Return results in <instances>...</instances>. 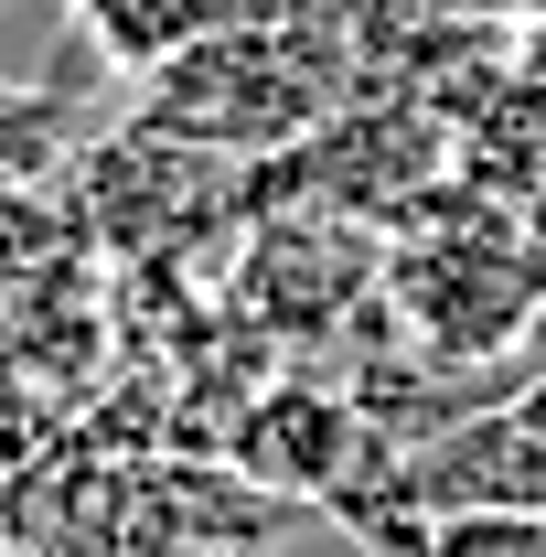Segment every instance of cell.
Instances as JSON below:
<instances>
[{
  "instance_id": "52a82bcc",
  "label": "cell",
  "mask_w": 546,
  "mask_h": 557,
  "mask_svg": "<svg viewBox=\"0 0 546 557\" xmlns=\"http://www.w3.org/2000/svg\"><path fill=\"white\" fill-rule=\"evenodd\" d=\"M65 161V119L33 86H0V183H44Z\"/></svg>"
},
{
  "instance_id": "30bf717a",
  "label": "cell",
  "mask_w": 546,
  "mask_h": 557,
  "mask_svg": "<svg viewBox=\"0 0 546 557\" xmlns=\"http://www.w3.org/2000/svg\"><path fill=\"white\" fill-rule=\"evenodd\" d=\"M0 557H22V536H11V525H0Z\"/></svg>"
},
{
  "instance_id": "277c9868",
  "label": "cell",
  "mask_w": 546,
  "mask_h": 557,
  "mask_svg": "<svg viewBox=\"0 0 546 557\" xmlns=\"http://www.w3.org/2000/svg\"><path fill=\"white\" fill-rule=\"evenodd\" d=\"M397 493L418 515H472V504H525L546 515V440L514 408H472L450 429H429L408 461H397Z\"/></svg>"
},
{
  "instance_id": "3957f363",
  "label": "cell",
  "mask_w": 546,
  "mask_h": 557,
  "mask_svg": "<svg viewBox=\"0 0 546 557\" xmlns=\"http://www.w3.org/2000/svg\"><path fill=\"white\" fill-rule=\"evenodd\" d=\"M375 440H386V429L353 408V397H333V386H278V397H258V408L225 429V461H236L247 493L322 504V515H333L343 493L375 472Z\"/></svg>"
},
{
  "instance_id": "7a4b0ae2",
  "label": "cell",
  "mask_w": 546,
  "mask_h": 557,
  "mask_svg": "<svg viewBox=\"0 0 546 557\" xmlns=\"http://www.w3.org/2000/svg\"><path fill=\"white\" fill-rule=\"evenodd\" d=\"M386 300L408 311L429 364H461V354H493V344H514L525 322H546V247H525L514 225L429 236V247L386 258Z\"/></svg>"
},
{
  "instance_id": "8992f818",
  "label": "cell",
  "mask_w": 546,
  "mask_h": 557,
  "mask_svg": "<svg viewBox=\"0 0 546 557\" xmlns=\"http://www.w3.org/2000/svg\"><path fill=\"white\" fill-rule=\"evenodd\" d=\"M429 557H546V515H525V504L429 515Z\"/></svg>"
},
{
  "instance_id": "ba28073f",
  "label": "cell",
  "mask_w": 546,
  "mask_h": 557,
  "mask_svg": "<svg viewBox=\"0 0 546 557\" xmlns=\"http://www.w3.org/2000/svg\"><path fill=\"white\" fill-rule=\"evenodd\" d=\"M504 408H514V418H525V429H536V440H546V364H536V375H525V386H514V397H504Z\"/></svg>"
},
{
  "instance_id": "9c48e42d",
  "label": "cell",
  "mask_w": 546,
  "mask_h": 557,
  "mask_svg": "<svg viewBox=\"0 0 546 557\" xmlns=\"http://www.w3.org/2000/svg\"><path fill=\"white\" fill-rule=\"evenodd\" d=\"M300 11H364V0H300Z\"/></svg>"
},
{
  "instance_id": "6da1fadb",
  "label": "cell",
  "mask_w": 546,
  "mask_h": 557,
  "mask_svg": "<svg viewBox=\"0 0 546 557\" xmlns=\"http://www.w3.org/2000/svg\"><path fill=\"white\" fill-rule=\"evenodd\" d=\"M139 86H150L139 97V129L183 139L204 161H269V150H300V139L322 129V108H333V86H343V54L311 44V11L300 0H278L258 22L172 54V65L139 75Z\"/></svg>"
},
{
  "instance_id": "5b68a950",
  "label": "cell",
  "mask_w": 546,
  "mask_h": 557,
  "mask_svg": "<svg viewBox=\"0 0 546 557\" xmlns=\"http://www.w3.org/2000/svg\"><path fill=\"white\" fill-rule=\"evenodd\" d=\"M258 11H278V0H65V22L86 33V54L108 75H161L172 54H194Z\"/></svg>"
}]
</instances>
